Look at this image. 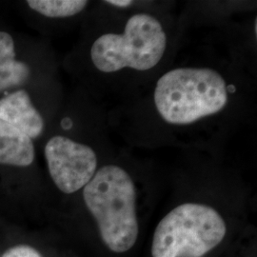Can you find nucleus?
<instances>
[{
	"instance_id": "1",
	"label": "nucleus",
	"mask_w": 257,
	"mask_h": 257,
	"mask_svg": "<svg viewBox=\"0 0 257 257\" xmlns=\"http://www.w3.org/2000/svg\"><path fill=\"white\" fill-rule=\"evenodd\" d=\"M241 63L232 55L221 58L208 51L181 56L175 52L132 103L128 119L136 124L128 127L144 131L138 141L200 143L230 128L246 108L248 78Z\"/></svg>"
},
{
	"instance_id": "2",
	"label": "nucleus",
	"mask_w": 257,
	"mask_h": 257,
	"mask_svg": "<svg viewBox=\"0 0 257 257\" xmlns=\"http://www.w3.org/2000/svg\"><path fill=\"white\" fill-rule=\"evenodd\" d=\"M110 8L106 26L90 46L92 68L105 79L107 89L132 92L134 84L147 88L172 60L181 28L164 12Z\"/></svg>"
},
{
	"instance_id": "3",
	"label": "nucleus",
	"mask_w": 257,
	"mask_h": 257,
	"mask_svg": "<svg viewBox=\"0 0 257 257\" xmlns=\"http://www.w3.org/2000/svg\"><path fill=\"white\" fill-rule=\"evenodd\" d=\"M137 187L120 165L98 168L83 188V199L98 225L103 242L110 250L122 253L134 247L138 237Z\"/></svg>"
},
{
	"instance_id": "4",
	"label": "nucleus",
	"mask_w": 257,
	"mask_h": 257,
	"mask_svg": "<svg viewBox=\"0 0 257 257\" xmlns=\"http://www.w3.org/2000/svg\"><path fill=\"white\" fill-rule=\"evenodd\" d=\"M226 223L214 208L202 203L175 207L156 227L153 257H203L225 237Z\"/></svg>"
},
{
	"instance_id": "5",
	"label": "nucleus",
	"mask_w": 257,
	"mask_h": 257,
	"mask_svg": "<svg viewBox=\"0 0 257 257\" xmlns=\"http://www.w3.org/2000/svg\"><path fill=\"white\" fill-rule=\"evenodd\" d=\"M44 155L54 183L67 194L83 189L98 170L95 150L66 136L57 135L50 138Z\"/></svg>"
},
{
	"instance_id": "6",
	"label": "nucleus",
	"mask_w": 257,
	"mask_h": 257,
	"mask_svg": "<svg viewBox=\"0 0 257 257\" xmlns=\"http://www.w3.org/2000/svg\"><path fill=\"white\" fill-rule=\"evenodd\" d=\"M0 119L35 139L44 131L45 123L25 90H19L0 99Z\"/></svg>"
},
{
	"instance_id": "7",
	"label": "nucleus",
	"mask_w": 257,
	"mask_h": 257,
	"mask_svg": "<svg viewBox=\"0 0 257 257\" xmlns=\"http://www.w3.org/2000/svg\"><path fill=\"white\" fill-rule=\"evenodd\" d=\"M35 156L32 139L0 119V164L28 167L33 164Z\"/></svg>"
},
{
	"instance_id": "8",
	"label": "nucleus",
	"mask_w": 257,
	"mask_h": 257,
	"mask_svg": "<svg viewBox=\"0 0 257 257\" xmlns=\"http://www.w3.org/2000/svg\"><path fill=\"white\" fill-rule=\"evenodd\" d=\"M28 6L49 19H67L81 14L89 5L85 0H29Z\"/></svg>"
},
{
	"instance_id": "9",
	"label": "nucleus",
	"mask_w": 257,
	"mask_h": 257,
	"mask_svg": "<svg viewBox=\"0 0 257 257\" xmlns=\"http://www.w3.org/2000/svg\"><path fill=\"white\" fill-rule=\"evenodd\" d=\"M31 69L26 63L15 59L0 60V92L27 82Z\"/></svg>"
},
{
	"instance_id": "10",
	"label": "nucleus",
	"mask_w": 257,
	"mask_h": 257,
	"mask_svg": "<svg viewBox=\"0 0 257 257\" xmlns=\"http://www.w3.org/2000/svg\"><path fill=\"white\" fill-rule=\"evenodd\" d=\"M15 58L16 49L13 37L8 33L0 32V60Z\"/></svg>"
},
{
	"instance_id": "11",
	"label": "nucleus",
	"mask_w": 257,
	"mask_h": 257,
	"mask_svg": "<svg viewBox=\"0 0 257 257\" xmlns=\"http://www.w3.org/2000/svg\"><path fill=\"white\" fill-rule=\"evenodd\" d=\"M2 257H42V255L31 246L19 245L5 251Z\"/></svg>"
}]
</instances>
